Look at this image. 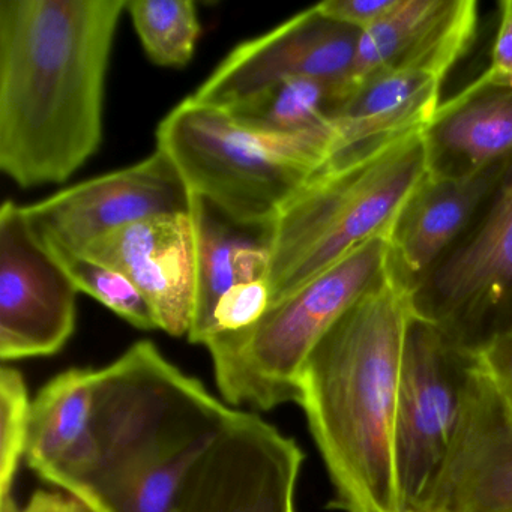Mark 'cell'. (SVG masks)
I'll use <instances>...</instances> for the list:
<instances>
[{"label": "cell", "mask_w": 512, "mask_h": 512, "mask_svg": "<svg viewBox=\"0 0 512 512\" xmlns=\"http://www.w3.org/2000/svg\"><path fill=\"white\" fill-rule=\"evenodd\" d=\"M77 295L23 206L5 200L0 208V358H43L64 349L76 331Z\"/></svg>", "instance_id": "cell-10"}, {"label": "cell", "mask_w": 512, "mask_h": 512, "mask_svg": "<svg viewBox=\"0 0 512 512\" xmlns=\"http://www.w3.org/2000/svg\"><path fill=\"white\" fill-rule=\"evenodd\" d=\"M188 218L193 244V314L187 338L203 346L220 299L236 284L268 277V230L239 226L196 194Z\"/></svg>", "instance_id": "cell-17"}, {"label": "cell", "mask_w": 512, "mask_h": 512, "mask_svg": "<svg viewBox=\"0 0 512 512\" xmlns=\"http://www.w3.org/2000/svg\"><path fill=\"white\" fill-rule=\"evenodd\" d=\"M433 161L454 158L464 172L487 169L512 158V92L488 89L442 103L428 128Z\"/></svg>", "instance_id": "cell-18"}, {"label": "cell", "mask_w": 512, "mask_h": 512, "mask_svg": "<svg viewBox=\"0 0 512 512\" xmlns=\"http://www.w3.org/2000/svg\"><path fill=\"white\" fill-rule=\"evenodd\" d=\"M359 35L314 5L236 46L190 98L230 110L278 83L305 77L335 86L340 107Z\"/></svg>", "instance_id": "cell-12"}, {"label": "cell", "mask_w": 512, "mask_h": 512, "mask_svg": "<svg viewBox=\"0 0 512 512\" xmlns=\"http://www.w3.org/2000/svg\"><path fill=\"white\" fill-rule=\"evenodd\" d=\"M130 278L160 331L187 337L193 314V244L188 215L152 218L101 236L80 253Z\"/></svg>", "instance_id": "cell-14"}, {"label": "cell", "mask_w": 512, "mask_h": 512, "mask_svg": "<svg viewBox=\"0 0 512 512\" xmlns=\"http://www.w3.org/2000/svg\"><path fill=\"white\" fill-rule=\"evenodd\" d=\"M476 358L416 317L407 332L395 422L403 512H415L451 451Z\"/></svg>", "instance_id": "cell-8"}, {"label": "cell", "mask_w": 512, "mask_h": 512, "mask_svg": "<svg viewBox=\"0 0 512 512\" xmlns=\"http://www.w3.org/2000/svg\"><path fill=\"white\" fill-rule=\"evenodd\" d=\"M415 512H512V403L478 361L451 451Z\"/></svg>", "instance_id": "cell-13"}, {"label": "cell", "mask_w": 512, "mask_h": 512, "mask_svg": "<svg viewBox=\"0 0 512 512\" xmlns=\"http://www.w3.org/2000/svg\"><path fill=\"white\" fill-rule=\"evenodd\" d=\"M338 107V91L316 79H290L226 110L245 127L296 134L325 122Z\"/></svg>", "instance_id": "cell-20"}, {"label": "cell", "mask_w": 512, "mask_h": 512, "mask_svg": "<svg viewBox=\"0 0 512 512\" xmlns=\"http://www.w3.org/2000/svg\"><path fill=\"white\" fill-rule=\"evenodd\" d=\"M269 304L271 295L268 281L257 280L236 284L218 302L212 316L208 338L221 332L241 331L254 325L262 319Z\"/></svg>", "instance_id": "cell-24"}, {"label": "cell", "mask_w": 512, "mask_h": 512, "mask_svg": "<svg viewBox=\"0 0 512 512\" xmlns=\"http://www.w3.org/2000/svg\"><path fill=\"white\" fill-rule=\"evenodd\" d=\"M193 193L164 152L23 206L47 247L80 253L107 233L152 218L188 215Z\"/></svg>", "instance_id": "cell-11"}, {"label": "cell", "mask_w": 512, "mask_h": 512, "mask_svg": "<svg viewBox=\"0 0 512 512\" xmlns=\"http://www.w3.org/2000/svg\"><path fill=\"white\" fill-rule=\"evenodd\" d=\"M415 290L392 266L353 305L302 367L296 404L334 487L329 508L403 512L395 469V422Z\"/></svg>", "instance_id": "cell-2"}, {"label": "cell", "mask_w": 512, "mask_h": 512, "mask_svg": "<svg viewBox=\"0 0 512 512\" xmlns=\"http://www.w3.org/2000/svg\"><path fill=\"white\" fill-rule=\"evenodd\" d=\"M22 512H94L70 494L55 491H35Z\"/></svg>", "instance_id": "cell-28"}, {"label": "cell", "mask_w": 512, "mask_h": 512, "mask_svg": "<svg viewBox=\"0 0 512 512\" xmlns=\"http://www.w3.org/2000/svg\"><path fill=\"white\" fill-rule=\"evenodd\" d=\"M94 368H70L50 380L31 404L28 466L71 494L94 458Z\"/></svg>", "instance_id": "cell-16"}, {"label": "cell", "mask_w": 512, "mask_h": 512, "mask_svg": "<svg viewBox=\"0 0 512 512\" xmlns=\"http://www.w3.org/2000/svg\"><path fill=\"white\" fill-rule=\"evenodd\" d=\"M391 269L389 238L373 239L271 305L254 325L209 337L203 346L221 400L256 412L296 403L299 374L314 347Z\"/></svg>", "instance_id": "cell-6"}, {"label": "cell", "mask_w": 512, "mask_h": 512, "mask_svg": "<svg viewBox=\"0 0 512 512\" xmlns=\"http://www.w3.org/2000/svg\"><path fill=\"white\" fill-rule=\"evenodd\" d=\"M127 14L152 64L184 68L202 34L197 5L191 0H127Z\"/></svg>", "instance_id": "cell-21"}, {"label": "cell", "mask_w": 512, "mask_h": 512, "mask_svg": "<svg viewBox=\"0 0 512 512\" xmlns=\"http://www.w3.org/2000/svg\"><path fill=\"white\" fill-rule=\"evenodd\" d=\"M448 5L449 0H398L391 13L361 32L341 106L368 80L388 70L404 53L409 52L445 13Z\"/></svg>", "instance_id": "cell-19"}, {"label": "cell", "mask_w": 512, "mask_h": 512, "mask_svg": "<svg viewBox=\"0 0 512 512\" xmlns=\"http://www.w3.org/2000/svg\"><path fill=\"white\" fill-rule=\"evenodd\" d=\"M304 452L248 410L200 458L170 512H295Z\"/></svg>", "instance_id": "cell-9"}, {"label": "cell", "mask_w": 512, "mask_h": 512, "mask_svg": "<svg viewBox=\"0 0 512 512\" xmlns=\"http://www.w3.org/2000/svg\"><path fill=\"white\" fill-rule=\"evenodd\" d=\"M433 169L428 130L332 158L268 229L269 307L367 242L391 238L404 206Z\"/></svg>", "instance_id": "cell-4"}, {"label": "cell", "mask_w": 512, "mask_h": 512, "mask_svg": "<svg viewBox=\"0 0 512 512\" xmlns=\"http://www.w3.org/2000/svg\"><path fill=\"white\" fill-rule=\"evenodd\" d=\"M512 74V0L500 4L499 28L491 50V64L484 74L457 97L467 98L487 91L494 82Z\"/></svg>", "instance_id": "cell-25"}, {"label": "cell", "mask_w": 512, "mask_h": 512, "mask_svg": "<svg viewBox=\"0 0 512 512\" xmlns=\"http://www.w3.org/2000/svg\"><path fill=\"white\" fill-rule=\"evenodd\" d=\"M475 356L497 391L512 403V323Z\"/></svg>", "instance_id": "cell-27"}, {"label": "cell", "mask_w": 512, "mask_h": 512, "mask_svg": "<svg viewBox=\"0 0 512 512\" xmlns=\"http://www.w3.org/2000/svg\"><path fill=\"white\" fill-rule=\"evenodd\" d=\"M127 0H0V172L62 184L100 149Z\"/></svg>", "instance_id": "cell-1"}, {"label": "cell", "mask_w": 512, "mask_h": 512, "mask_svg": "<svg viewBox=\"0 0 512 512\" xmlns=\"http://www.w3.org/2000/svg\"><path fill=\"white\" fill-rule=\"evenodd\" d=\"M509 160L475 172L434 170L404 206L392 230V266L418 289L467 232L508 169Z\"/></svg>", "instance_id": "cell-15"}, {"label": "cell", "mask_w": 512, "mask_h": 512, "mask_svg": "<svg viewBox=\"0 0 512 512\" xmlns=\"http://www.w3.org/2000/svg\"><path fill=\"white\" fill-rule=\"evenodd\" d=\"M47 248L64 266L79 292L91 296L134 328L142 331L158 329L151 305L130 278L82 254Z\"/></svg>", "instance_id": "cell-22"}, {"label": "cell", "mask_w": 512, "mask_h": 512, "mask_svg": "<svg viewBox=\"0 0 512 512\" xmlns=\"http://www.w3.org/2000/svg\"><path fill=\"white\" fill-rule=\"evenodd\" d=\"M31 404L23 374L4 365L0 370V512H22L14 499V482L26 458Z\"/></svg>", "instance_id": "cell-23"}, {"label": "cell", "mask_w": 512, "mask_h": 512, "mask_svg": "<svg viewBox=\"0 0 512 512\" xmlns=\"http://www.w3.org/2000/svg\"><path fill=\"white\" fill-rule=\"evenodd\" d=\"M398 0H328L317 10L341 25L364 32L394 10Z\"/></svg>", "instance_id": "cell-26"}, {"label": "cell", "mask_w": 512, "mask_h": 512, "mask_svg": "<svg viewBox=\"0 0 512 512\" xmlns=\"http://www.w3.org/2000/svg\"><path fill=\"white\" fill-rule=\"evenodd\" d=\"M238 410L137 341L97 370L94 458L70 496L94 512H170Z\"/></svg>", "instance_id": "cell-3"}, {"label": "cell", "mask_w": 512, "mask_h": 512, "mask_svg": "<svg viewBox=\"0 0 512 512\" xmlns=\"http://www.w3.org/2000/svg\"><path fill=\"white\" fill-rule=\"evenodd\" d=\"M487 205L415 290L419 319L473 356L512 323V160Z\"/></svg>", "instance_id": "cell-7"}, {"label": "cell", "mask_w": 512, "mask_h": 512, "mask_svg": "<svg viewBox=\"0 0 512 512\" xmlns=\"http://www.w3.org/2000/svg\"><path fill=\"white\" fill-rule=\"evenodd\" d=\"M158 151L191 193L248 229L268 230L284 206L338 154L331 116L296 134L245 127L226 110L187 100L160 122Z\"/></svg>", "instance_id": "cell-5"}]
</instances>
